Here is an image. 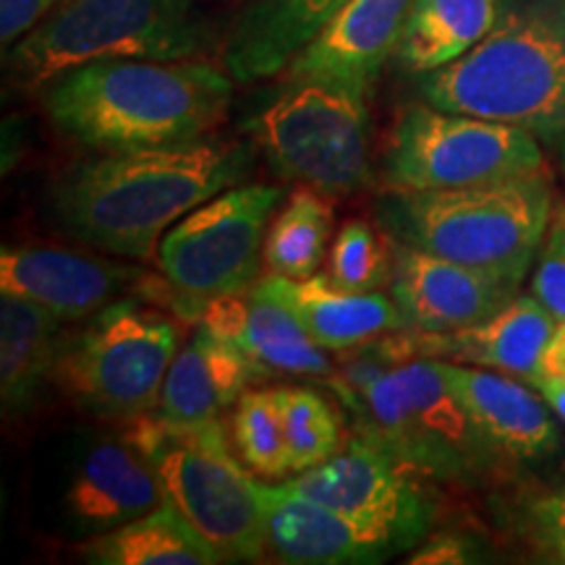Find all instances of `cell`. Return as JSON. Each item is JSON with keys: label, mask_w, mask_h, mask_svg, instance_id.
Returning <instances> with one entry per match:
<instances>
[{"label": "cell", "mask_w": 565, "mask_h": 565, "mask_svg": "<svg viewBox=\"0 0 565 565\" xmlns=\"http://www.w3.org/2000/svg\"><path fill=\"white\" fill-rule=\"evenodd\" d=\"M252 139H200L154 150L100 152L63 175L51 196L55 225L126 259H152L181 217L249 175Z\"/></svg>", "instance_id": "cell-1"}, {"label": "cell", "mask_w": 565, "mask_h": 565, "mask_svg": "<svg viewBox=\"0 0 565 565\" xmlns=\"http://www.w3.org/2000/svg\"><path fill=\"white\" fill-rule=\"evenodd\" d=\"M228 68L204 58H103L45 82L47 118L95 152H131L207 139L233 103Z\"/></svg>", "instance_id": "cell-2"}, {"label": "cell", "mask_w": 565, "mask_h": 565, "mask_svg": "<svg viewBox=\"0 0 565 565\" xmlns=\"http://www.w3.org/2000/svg\"><path fill=\"white\" fill-rule=\"evenodd\" d=\"M424 103L565 139V0H500L492 32L450 66L422 74Z\"/></svg>", "instance_id": "cell-3"}, {"label": "cell", "mask_w": 565, "mask_h": 565, "mask_svg": "<svg viewBox=\"0 0 565 565\" xmlns=\"http://www.w3.org/2000/svg\"><path fill=\"white\" fill-rule=\"evenodd\" d=\"M553 210L545 173L433 192L387 189L374 202L391 242L519 280L536 263Z\"/></svg>", "instance_id": "cell-4"}, {"label": "cell", "mask_w": 565, "mask_h": 565, "mask_svg": "<svg viewBox=\"0 0 565 565\" xmlns=\"http://www.w3.org/2000/svg\"><path fill=\"white\" fill-rule=\"evenodd\" d=\"M150 458L166 500L215 550L221 563H254L267 553L257 479L246 469L221 419L173 424L158 412L126 424Z\"/></svg>", "instance_id": "cell-5"}, {"label": "cell", "mask_w": 565, "mask_h": 565, "mask_svg": "<svg viewBox=\"0 0 565 565\" xmlns=\"http://www.w3.org/2000/svg\"><path fill=\"white\" fill-rule=\"evenodd\" d=\"M210 47L212 30L196 0H61L11 47V71L26 89H40L89 61H183Z\"/></svg>", "instance_id": "cell-6"}, {"label": "cell", "mask_w": 565, "mask_h": 565, "mask_svg": "<svg viewBox=\"0 0 565 565\" xmlns=\"http://www.w3.org/2000/svg\"><path fill=\"white\" fill-rule=\"evenodd\" d=\"M343 406L356 433L380 440L433 482L482 487L505 475L440 359L398 364Z\"/></svg>", "instance_id": "cell-7"}, {"label": "cell", "mask_w": 565, "mask_h": 565, "mask_svg": "<svg viewBox=\"0 0 565 565\" xmlns=\"http://www.w3.org/2000/svg\"><path fill=\"white\" fill-rule=\"evenodd\" d=\"M242 131L280 179L328 196L356 194L374 181L370 110L362 97L286 79L246 110Z\"/></svg>", "instance_id": "cell-8"}, {"label": "cell", "mask_w": 565, "mask_h": 565, "mask_svg": "<svg viewBox=\"0 0 565 565\" xmlns=\"http://www.w3.org/2000/svg\"><path fill=\"white\" fill-rule=\"evenodd\" d=\"M179 324L141 299H124L63 338L53 380L95 419L129 424L158 408Z\"/></svg>", "instance_id": "cell-9"}, {"label": "cell", "mask_w": 565, "mask_h": 565, "mask_svg": "<svg viewBox=\"0 0 565 565\" xmlns=\"http://www.w3.org/2000/svg\"><path fill=\"white\" fill-rule=\"evenodd\" d=\"M38 503L53 532L87 542L166 503L158 471L126 429L55 437L38 469Z\"/></svg>", "instance_id": "cell-10"}, {"label": "cell", "mask_w": 565, "mask_h": 565, "mask_svg": "<svg viewBox=\"0 0 565 565\" xmlns=\"http://www.w3.org/2000/svg\"><path fill=\"white\" fill-rule=\"evenodd\" d=\"M282 202L280 186H231L181 217L162 236L158 265L175 294L173 312L196 322L217 299L246 296L265 263V236Z\"/></svg>", "instance_id": "cell-11"}, {"label": "cell", "mask_w": 565, "mask_h": 565, "mask_svg": "<svg viewBox=\"0 0 565 565\" xmlns=\"http://www.w3.org/2000/svg\"><path fill=\"white\" fill-rule=\"evenodd\" d=\"M545 154L519 126L416 103L401 113L383 152L387 189L433 192L542 173Z\"/></svg>", "instance_id": "cell-12"}, {"label": "cell", "mask_w": 565, "mask_h": 565, "mask_svg": "<svg viewBox=\"0 0 565 565\" xmlns=\"http://www.w3.org/2000/svg\"><path fill=\"white\" fill-rule=\"evenodd\" d=\"M429 482L427 475L364 433H353L328 461L288 479L296 492L387 536L401 553L433 534L437 494Z\"/></svg>", "instance_id": "cell-13"}, {"label": "cell", "mask_w": 565, "mask_h": 565, "mask_svg": "<svg viewBox=\"0 0 565 565\" xmlns=\"http://www.w3.org/2000/svg\"><path fill=\"white\" fill-rule=\"evenodd\" d=\"M0 291L38 301L63 322L89 320L129 296L173 307V288L166 278L58 246H3Z\"/></svg>", "instance_id": "cell-14"}, {"label": "cell", "mask_w": 565, "mask_h": 565, "mask_svg": "<svg viewBox=\"0 0 565 565\" xmlns=\"http://www.w3.org/2000/svg\"><path fill=\"white\" fill-rule=\"evenodd\" d=\"M443 370L505 475L561 454L565 424L540 387L484 366L443 362Z\"/></svg>", "instance_id": "cell-15"}, {"label": "cell", "mask_w": 565, "mask_h": 565, "mask_svg": "<svg viewBox=\"0 0 565 565\" xmlns=\"http://www.w3.org/2000/svg\"><path fill=\"white\" fill-rule=\"evenodd\" d=\"M393 246L391 296L406 324L422 333H454L484 322L521 291L519 278L435 257L414 246Z\"/></svg>", "instance_id": "cell-16"}, {"label": "cell", "mask_w": 565, "mask_h": 565, "mask_svg": "<svg viewBox=\"0 0 565 565\" xmlns=\"http://www.w3.org/2000/svg\"><path fill=\"white\" fill-rule=\"evenodd\" d=\"M414 0H349L288 63L286 79L315 82L366 100L404 38Z\"/></svg>", "instance_id": "cell-17"}, {"label": "cell", "mask_w": 565, "mask_h": 565, "mask_svg": "<svg viewBox=\"0 0 565 565\" xmlns=\"http://www.w3.org/2000/svg\"><path fill=\"white\" fill-rule=\"evenodd\" d=\"M263 503L267 550L294 565H366L383 563L401 550L335 508L296 492L288 482H257Z\"/></svg>", "instance_id": "cell-18"}, {"label": "cell", "mask_w": 565, "mask_h": 565, "mask_svg": "<svg viewBox=\"0 0 565 565\" xmlns=\"http://www.w3.org/2000/svg\"><path fill=\"white\" fill-rule=\"evenodd\" d=\"M557 328L553 312L536 296L515 294L500 312L484 322L454 333H422L406 328L408 349L414 359H443V362L484 366L534 385L542 353Z\"/></svg>", "instance_id": "cell-19"}, {"label": "cell", "mask_w": 565, "mask_h": 565, "mask_svg": "<svg viewBox=\"0 0 565 565\" xmlns=\"http://www.w3.org/2000/svg\"><path fill=\"white\" fill-rule=\"evenodd\" d=\"M265 377L267 372L242 345L196 322L168 366L154 412L173 424L215 422Z\"/></svg>", "instance_id": "cell-20"}, {"label": "cell", "mask_w": 565, "mask_h": 565, "mask_svg": "<svg viewBox=\"0 0 565 565\" xmlns=\"http://www.w3.org/2000/svg\"><path fill=\"white\" fill-rule=\"evenodd\" d=\"M345 6L349 0H252L223 42V66L238 84L273 79Z\"/></svg>", "instance_id": "cell-21"}, {"label": "cell", "mask_w": 565, "mask_h": 565, "mask_svg": "<svg viewBox=\"0 0 565 565\" xmlns=\"http://www.w3.org/2000/svg\"><path fill=\"white\" fill-rule=\"evenodd\" d=\"M257 288L286 301L315 341L335 353L408 328L393 296L383 291H349L335 286L328 275L286 278L267 273L257 280Z\"/></svg>", "instance_id": "cell-22"}, {"label": "cell", "mask_w": 565, "mask_h": 565, "mask_svg": "<svg viewBox=\"0 0 565 565\" xmlns=\"http://www.w3.org/2000/svg\"><path fill=\"white\" fill-rule=\"evenodd\" d=\"M63 320L24 296H0V395L11 414L30 412L53 380L63 345Z\"/></svg>", "instance_id": "cell-23"}, {"label": "cell", "mask_w": 565, "mask_h": 565, "mask_svg": "<svg viewBox=\"0 0 565 565\" xmlns=\"http://www.w3.org/2000/svg\"><path fill=\"white\" fill-rule=\"evenodd\" d=\"M500 0H414L395 63L422 76L463 58L492 32Z\"/></svg>", "instance_id": "cell-24"}, {"label": "cell", "mask_w": 565, "mask_h": 565, "mask_svg": "<svg viewBox=\"0 0 565 565\" xmlns=\"http://www.w3.org/2000/svg\"><path fill=\"white\" fill-rule=\"evenodd\" d=\"M84 561L95 565H215V550L173 503L100 536L79 542Z\"/></svg>", "instance_id": "cell-25"}, {"label": "cell", "mask_w": 565, "mask_h": 565, "mask_svg": "<svg viewBox=\"0 0 565 565\" xmlns=\"http://www.w3.org/2000/svg\"><path fill=\"white\" fill-rule=\"evenodd\" d=\"M233 343L242 345L267 374L330 377L335 370L330 351L315 341L299 315L257 286L244 296L242 328Z\"/></svg>", "instance_id": "cell-26"}, {"label": "cell", "mask_w": 565, "mask_h": 565, "mask_svg": "<svg viewBox=\"0 0 565 565\" xmlns=\"http://www.w3.org/2000/svg\"><path fill=\"white\" fill-rule=\"evenodd\" d=\"M333 204L328 194L301 186L275 212L265 236L267 273L309 278L322 265L333 233Z\"/></svg>", "instance_id": "cell-27"}, {"label": "cell", "mask_w": 565, "mask_h": 565, "mask_svg": "<svg viewBox=\"0 0 565 565\" xmlns=\"http://www.w3.org/2000/svg\"><path fill=\"white\" fill-rule=\"evenodd\" d=\"M294 475L315 469L343 448V419L315 387H275Z\"/></svg>", "instance_id": "cell-28"}, {"label": "cell", "mask_w": 565, "mask_h": 565, "mask_svg": "<svg viewBox=\"0 0 565 565\" xmlns=\"http://www.w3.org/2000/svg\"><path fill=\"white\" fill-rule=\"evenodd\" d=\"M231 443L254 477L280 479L291 471L275 387L246 391L236 401L231 414Z\"/></svg>", "instance_id": "cell-29"}, {"label": "cell", "mask_w": 565, "mask_h": 565, "mask_svg": "<svg viewBox=\"0 0 565 565\" xmlns=\"http://www.w3.org/2000/svg\"><path fill=\"white\" fill-rule=\"evenodd\" d=\"M328 275L349 291H383L393 280V246L366 221H349L328 254Z\"/></svg>", "instance_id": "cell-30"}, {"label": "cell", "mask_w": 565, "mask_h": 565, "mask_svg": "<svg viewBox=\"0 0 565 565\" xmlns=\"http://www.w3.org/2000/svg\"><path fill=\"white\" fill-rule=\"evenodd\" d=\"M505 524L534 561L565 565V484L505 505Z\"/></svg>", "instance_id": "cell-31"}, {"label": "cell", "mask_w": 565, "mask_h": 565, "mask_svg": "<svg viewBox=\"0 0 565 565\" xmlns=\"http://www.w3.org/2000/svg\"><path fill=\"white\" fill-rule=\"evenodd\" d=\"M532 294L553 312L557 322L565 320V204L553 210L545 242L536 254Z\"/></svg>", "instance_id": "cell-32"}, {"label": "cell", "mask_w": 565, "mask_h": 565, "mask_svg": "<svg viewBox=\"0 0 565 565\" xmlns=\"http://www.w3.org/2000/svg\"><path fill=\"white\" fill-rule=\"evenodd\" d=\"M482 547L471 534L437 532L429 534L422 545L414 547L408 563L412 565H463L482 561Z\"/></svg>", "instance_id": "cell-33"}, {"label": "cell", "mask_w": 565, "mask_h": 565, "mask_svg": "<svg viewBox=\"0 0 565 565\" xmlns=\"http://www.w3.org/2000/svg\"><path fill=\"white\" fill-rule=\"evenodd\" d=\"M61 0H0V42L3 47L24 40Z\"/></svg>", "instance_id": "cell-34"}, {"label": "cell", "mask_w": 565, "mask_h": 565, "mask_svg": "<svg viewBox=\"0 0 565 565\" xmlns=\"http://www.w3.org/2000/svg\"><path fill=\"white\" fill-rule=\"evenodd\" d=\"M536 377H550L565 383V320L557 322L553 338H550L545 353H542L540 374Z\"/></svg>", "instance_id": "cell-35"}, {"label": "cell", "mask_w": 565, "mask_h": 565, "mask_svg": "<svg viewBox=\"0 0 565 565\" xmlns=\"http://www.w3.org/2000/svg\"><path fill=\"white\" fill-rule=\"evenodd\" d=\"M534 387H540V393L545 395L547 404L555 408V414L561 416L565 424V383H561V380H550V377H536Z\"/></svg>", "instance_id": "cell-36"}, {"label": "cell", "mask_w": 565, "mask_h": 565, "mask_svg": "<svg viewBox=\"0 0 565 565\" xmlns=\"http://www.w3.org/2000/svg\"><path fill=\"white\" fill-rule=\"evenodd\" d=\"M557 147H561V171H563V179H565V139Z\"/></svg>", "instance_id": "cell-37"}, {"label": "cell", "mask_w": 565, "mask_h": 565, "mask_svg": "<svg viewBox=\"0 0 565 565\" xmlns=\"http://www.w3.org/2000/svg\"><path fill=\"white\" fill-rule=\"evenodd\" d=\"M233 3H252V0H233Z\"/></svg>", "instance_id": "cell-38"}]
</instances>
